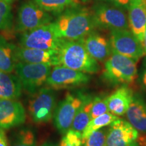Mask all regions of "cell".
Here are the masks:
<instances>
[{"label": "cell", "instance_id": "obj_1", "mask_svg": "<svg viewBox=\"0 0 146 146\" xmlns=\"http://www.w3.org/2000/svg\"><path fill=\"white\" fill-rule=\"evenodd\" d=\"M51 24L58 37L67 40L83 39L96 29L91 10L78 5L63 11Z\"/></svg>", "mask_w": 146, "mask_h": 146}, {"label": "cell", "instance_id": "obj_2", "mask_svg": "<svg viewBox=\"0 0 146 146\" xmlns=\"http://www.w3.org/2000/svg\"><path fill=\"white\" fill-rule=\"evenodd\" d=\"M58 54L60 65L87 74H96L100 70L98 61L89 55L82 39H64Z\"/></svg>", "mask_w": 146, "mask_h": 146}, {"label": "cell", "instance_id": "obj_3", "mask_svg": "<svg viewBox=\"0 0 146 146\" xmlns=\"http://www.w3.org/2000/svg\"><path fill=\"white\" fill-rule=\"evenodd\" d=\"M136 62V60L112 50L105 62L104 78L113 85L133 83L138 76Z\"/></svg>", "mask_w": 146, "mask_h": 146}, {"label": "cell", "instance_id": "obj_4", "mask_svg": "<svg viewBox=\"0 0 146 146\" xmlns=\"http://www.w3.org/2000/svg\"><path fill=\"white\" fill-rule=\"evenodd\" d=\"M96 29H129V24L126 10L106 2L97 1L91 8Z\"/></svg>", "mask_w": 146, "mask_h": 146}, {"label": "cell", "instance_id": "obj_5", "mask_svg": "<svg viewBox=\"0 0 146 146\" xmlns=\"http://www.w3.org/2000/svg\"><path fill=\"white\" fill-rule=\"evenodd\" d=\"M52 68V66L45 64L17 62L14 70L24 90L34 94L46 83Z\"/></svg>", "mask_w": 146, "mask_h": 146}, {"label": "cell", "instance_id": "obj_6", "mask_svg": "<svg viewBox=\"0 0 146 146\" xmlns=\"http://www.w3.org/2000/svg\"><path fill=\"white\" fill-rule=\"evenodd\" d=\"M51 23L21 33L20 46L58 52L64 39L58 37Z\"/></svg>", "mask_w": 146, "mask_h": 146}, {"label": "cell", "instance_id": "obj_7", "mask_svg": "<svg viewBox=\"0 0 146 146\" xmlns=\"http://www.w3.org/2000/svg\"><path fill=\"white\" fill-rule=\"evenodd\" d=\"M56 99L55 90L47 87L33 94L29 102V113L35 123H45L52 119L56 108Z\"/></svg>", "mask_w": 146, "mask_h": 146}, {"label": "cell", "instance_id": "obj_8", "mask_svg": "<svg viewBox=\"0 0 146 146\" xmlns=\"http://www.w3.org/2000/svg\"><path fill=\"white\" fill-rule=\"evenodd\" d=\"M53 22V16L33 1H26L18 10L15 30L23 33Z\"/></svg>", "mask_w": 146, "mask_h": 146}, {"label": "cell", "instance_id": "obj_9", "mask_svg": "<svg viewBox=\"0 0 146 146\" xmlns=\"http://www.w3.org/2000/svg\"><path fill=\"white\" fill-rule=\"evenodd\" d=\"M86 96L82 92L68 93L56 106L53 117L54 125L60 133L65 134L70 129L73 120Z\"/></svg>", "mask_w": 146, "mask_h": 146}, {"label": "cell", "instance_id": "obj_10", "mask_svg": "<svg viewBox=\"0 0 146 146\" xmlns=\"http://www.w3.org/2000/svg\"><path fill=\"white\" fill-rule=\"evenodd\" d=\"M89 80L90 76L87 73L58 65L52 68L45 85L54 90H58L86 85Z\"/></svg>", "mask_w": 146, "mask_h": 146}, {"label": "cell", "instance_id": "obj_11", "mask_svg": "<svg viewBox=\"0 0 146 146\" xmlns=\"http://www.w3.org/2000/svg\"><path fill=\"white\" fill-rule=\"evenodd\" d=\"M110 41L113 51L137 62L145 54L141 42L129 29L111 30Z\"/></svg>", "mask_w": 146, "mask_h": 146}, {"label": "cell", "instance_id": "obj_12", "mask_svg": "<svg viewBox=\"0 0 146 146\" xmlns=\"http://www.w3.org/2000/svg\"><path fill=\"white\" fill-rule=\"evenodd\" d=\"M138 131L129 122L118 118L110 124L105 146H139Z\"/></svg>", "mask_w": 146, "mask_h": 146}, {"label": "cell", "instance_id": "obj_13", "mask_svg": "<svg viewBox=\"0 0 146 146\" xmlns=\"http://www.w3.org/2000/svg\"><path fill=\"white\" fill-rule=\"evenodd\" d=\"M26 120L23 105L17 100L0 99V129L3 130L22 125Z\"/></svg>", "mask_w": 146, "mask_h": 146}, {"label": "cell", "instance_id": "obj_14", "mask_svg": "<svg viewBox=\"0 0 146 146\" xmlns=\"http://www.w3.org/2000/svg\"><path fill=\"white\" fill-rule=\"evenodd\" d=\"M15 57L17 62L45 64L52 66L60 65L58 52L16 46Z\"/></svg>", "mask_w": 146, "mask_h": 146}, {"label": "cell", "instance_id": "obj_15", "mask_svg": "<svg viewBox=\"0 0 146 146\" xmlns=\"http://www.w3.org/2000/svg\"><path fill=\"white\" fill-rule=\"evenodd\" d=\"M89 55L96 61L104 62L112 54L110 40L95 31L82 39Z\"/></svg>", "mask_w": 146, "mask_h": 146}, {"label": "cell", "instance_id": "obj_16", "mask_svg": "<svg viewBox=\"0 0 146 146\" xmlns=\"http://www.w3.org/2000/svg\"><path fill=\"white\" fill-rule=\"evenodd\" d=\"M128 11L129 28L142 42L146 29V0H130Z\"/></svg>", "mask_w": 146, "mask_h": 146}, {"label": "cell", "instance_id": "obj_17", "mask_svg": "<svg viewBox=\"0 0 146 146\" xmlns=\"http://www.w3.org/2000/svg\"><path fill=\"white\" fill-rule=\"evenodd\" d=\"M125 114L127 121L137 131L146 133V101L139 94H133Z\"/></svg>", "mask_w": 146, "mask_h": 146}, {"label": "cell", "instance_id": "obj_18", "mask_svg": "<svg viewBox=\"0 0 146 146\" xmlns=\"http://www.w3.org/2000/svg\"><path fill=\"white\" fill-rule=\"evenodd\" d=\"M133 92L127 86H122L108 96L109 112L116 116H123L127 112L133 96Z\"/></svg>", "mask_w": 146, "mask_h": 146}, {"label": "cell", "instance_id": "obj_19", "mask_svg": "<svg viewBox=\"0 0 146 146\" xmlns=\"http://www.w3.org/2000/svg\"><path fill=\"white\" fill-rule=\"evenodd\" d=\"M22 91L23 87L16 74L0 70V99L17 100Z\"/></svg>", "mask_w": 146, "mask_h": 146}, {"label": "cell", "instance_id": "obj_20", "mask_svg": "<svg viewBox=\"0 0 146 146\" xmlns=\"http://www.w3.org/2000/svg\"><path fill=\"white\" fill-rule=\"evenodd\" d=\"M16 45L9 42L0 35V70L12 72L15 68L17 60L15 57Z\"/></svg>", "mask_w": 146, "mask_h": 146}, {"label": "cell", "instance_id": "obj_21", "mask_svg": "<svg viewBox=\"0 0 146 146\" xmlns=\"http://www.w3.org/2000/svg\"><path fill=\"white\" fill-rule=\"evenodd\" d=\"M93 98L90 95L87 94L81 106L76 113L73 120L71 129L83 133L84 129L91 120V108H92Z\"/></svg>", "mask_w": 146, "mask_h": 146}, {"label": "cell", "instance_id": "obj_22", "mask_svg": "<svg viewBox=\"0 0 146 146\" xmlns=\"http://www.w3.org/2000/svg\"><path fill=\"white\" fill-rule=\"evenodd\" d=\"M39 6L53 14H58L70 7L79 4L78 0H33Z\"/></svg>", "mask_w": 146, "mask_h": 146}, {"label": "cell", "instance_id": "obj_23", "mask_svg": "<svg viewBox=\"0 0 146 146\" xmlns=\"http://www.w3.org/2000/svg\"><path fill=\"white\" fill-rule=\"evenodd\" d=\"M118 118L117 116L112 114L110 112L106 113L98 117L93 118L90 120V122L84 129L83 132L82 133V139H83V144L85 140L88 137V136L93 133L94 131L102 129V128L106 127L114 122L115 120H118Z\"/></svg>", "mask_w": 146, "mask_h": 146}, {"label": "cell", "instance_id": "obj_24", "mask_svg": "<svg viewBox=\"0 0 146 146\" xmlns=\"http://www.w3.org/2000/svg\"><path fill=\"white\" fill-rule=\"evenodd\" d=\"M10 146H36L34 131L28 127L21 128L12 136Z\"/></svg>", "mask_w": 146, "mask_h": 146}, {"label": "cell", "instance_id": "obj_25", "mask_svg": "<svg viewBox=\"0 0 146 146\" xmlns=\"http://www.w3.org/2000/svg\"><path fill=\"white\" fill-rule=\"evenodd\" d=\"M108 112V96H97L94 98L91 108V119Z\"/></svg>", "mask_w": 146, "mask_h": 146}, {"label": "cell", "instance_id": "obj_26", "mask_svg": "<svg viewBox=\"0 0 146 146\" xmlns=\"http://www.w3.org/2000/svg\"><path fill=\"white\" fill-rule=\"evenodd\" d=\"M108 129H100L91 133L85 141L84 146H105Z\"/></svg>", "mask_w": 146, "mask_h": 146}, {"label": "cell", "instance_id": "obj_27", "mask_svg": "<svg viewBox=\"0 0 146 146\" xmlns=\"http://www.w3.org/2000/svg\"><path fill=\"white\" fill-rule=\"evenodd\" d=\"M0 20L2 22L5 30H10L13 25V12L10 3L0 0Z\"/></svg>", "mask_w": 146, "mask_h": 146}, {"label": "cell", "instance_id": "obj_28", "mask_svg": "<svg viewBox=\"0 0 146 146\" xmlns=\"http://www.w3.org/2000/svg\"><path fill=\"white\" fill-rule=\"evenodd\" d=\"M69 145L72 146H81L83 145L82 133L72 129H69L62 137Z\"/></svg>", "mask_w": 146, "mask_h": 146}, {"label": "cell", "instance_id": "obj_29", "mask_svg": "<svg viewBox=\"0 0 146 146\" xmlns=\"http://www.w3.org/2000/svg\"><path fill=\"white\" fill-rule=\"evenodd\" d=\"M96 1H102V2H106L115 5L116 6L128 10L130 3V0H96Z\"/></svg>", "mask_w": 146, "mask_h": 146}, {"label": "cell", "instance_id": "obj_30", "mask_svg": "<svg viewBox=\"0 0 146 146\" xmlns=\"http://www.w3.org/2000/svg\"><path fill=\"white\" fill-rule=\"evenodd\" d=\"M0 146H9L6 134L2 129H0Z\"/></svg>", "mask_w": 146, "mask_h": 146}, {"label": "cell", "instance_id": "obj_31", "mask_svg": "<svg viewBox=\"0 0 146 146\" xmlns=\"http://www.w3.org/2000/svg\"><path fill=\"white\" fill-rule=\"evenodd\" d=\"M141 77H142V81H143L144 86H145L146 88V59L144 60L143 64V69H142Z\"/></svg>", "mask_w": 146, "mask_h": 146}, {"label": "cell", "instance_id": "obj_32", "mask_svg": "<svg viewBox=\"0 0 146 146\" xmlns=\"http://www.w3.org/2000/svg\"><path fill=\"white\" fill-rule=\"evenodd\" d=\"M142 45H143V50H144V52L146 54V29L145 30V33H144V35H143V41L141 42Z\"/></svg>", "mask_w": 146, "mask_h": 146}, {"label": "cell", "instance_id": "obj_33", "mask_svg": "<svg viewBox=\"0 0 146 146\" xmlns=\"http://www.w3.org/2000/svg\"><path fill=\"white\" fill-rule=\"evenodd\" d=\"M41 146H58L57 144L53 143V142L51 141H46L45 143H43Z\"/></svg>", "mask_w": 146, "mask_h": 146}, {"label": "cell", "instance_id": "obj_34", "mask_svg": "<svg viewBox=\"0 0 146 146\" xmlns=\"http://www.w3.org/2000/svg\"><path fill=\"white\" fill-rule=\"evenodd\" d=\"M59 146H72V145H69V144L67 143V142L65 140L62 138V139L61 141H60V143Z\"/></svg>", "mask_w": 146, "mask_h": 146}, {"label": "cell", "instance_id": "obj_35", "mask_svg": "<svg viewBox=\"0 0 146 146\" xmlns=\"http://www.w3.org/2000/svg\"><path fill=\"white\" fill-rule=\"evenodd\" d=\"M3 1H5V2H8V3H12V2H13V1H14V0H3Z\"/></svg>", "mask_w": 146, "mask_h": 146}, {"label": "cell", "instance_id": "obj_36", "mask_svg": "<svg viewBox=\"0 0 146 146\" xmlns=\"http://www.w3.org/2000/svg\"><path fill=\"white\" fill-rule=\"evenodd\" d=\"M78 1H79L80 2H83V3H86L87 1H90V0H78Z\"/></svg>", "mask_w": 146, "mask_h": 146}, {"label": "cell", "instance_id": "obj_37", "mask_svg": "<svg viewBox=\"0 0 146 146\" xmlns=\"http://www.w3.org/2000/svg\"><path fill=\"white\" fill-rule=\"evenodd\" d=\"M145 146H146V145H145Z\"/></svg>", "mask_w": 146, "mask_h": 146}]
</instances>
